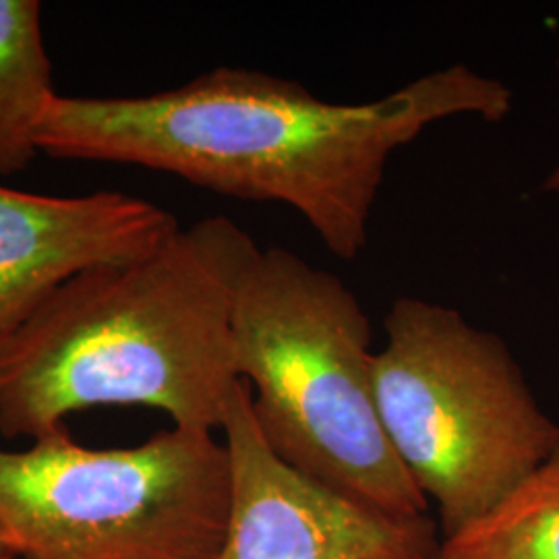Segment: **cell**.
<instances>
[{
	"mask_svg": "<svg viewBox=\"0 0 559 559\" xmlns=\"http://www.w3.org/2000/svg\"><path fill=\"white\" fill-rule=\"evenodd\" d=\"M233 506L218 559H436L427 516L399 519L365 508L300 475L272 452L240 381L224 420Z\"/></svg>",
	"mask_w": 559,
	"mask_h": 559,
	"instance_id": "obj_6",
	"label": "cell"
},
{
	"mask_svg": "<svg viewBox=\"0 0 559 559\" xmlns=\"http://www.w3.org/2000/svg\"><path fill=\"white\" fill-rule=\"evenodd\" d=\"M233 466L214 431L94 450L62 429L0 450V531L21 559H218Z\"/></svg>",
	"mask_w": 559,
	"mask_h": 559,
	"instance_id": "obj_5",
	"label": "cell"
},
{
	"mask_svg": "<svg viewBox=\"0 0 559 559\" xmlns=\"http://www.w3.org/2000/svg\"><path fill=\"white\" fill-rule=\"evenodd\" d=\"M373 357L383 429L452 537L519 487L559 441L506 342L440 302L400 297Z\"/></svg>",
	"mask_w": 559,
	"mask_h": 559,
	"instance_id": "obj_4",
	"label": "cell"
},
{
	"mask_svg": "<svg viewBox=\"0 0 559 559\" xmlns=\"http://www.w3.org/2000/svg\"><path fill=\"white\" fill-rule=\"evenodd\" d=\"M258 247L237 222L212 216L138 260L67 280L0 348V433L38 441L100 406L222 429L240 383L235 293Z\"/></svg>",
	"mask_w": 559,
	"mask_h": 559,
	"instance_id": "obj_2",
	"label": "cell"
},
{
	"mask_svg": "<svg viewBox=\"0 0 559 559\" xmlns=\"http://www.w3.org/2000/svg\"><path fill=\"white\" fill-rule=\"evenodd\" d=\"M503 81L450 64L373 102L318 98L299 81L218 67L147 96L57 94L38 147L60 160L112 162L166 173L247 201L293 207L338 260H357L400 147L441 120L500 122Z\"/></svg>",
	"mask_w": 559,
	"mask_h": 559,
	"instance_id": "obj_1",
	"label": "cell"
},
{
	"mask_svg": "<svg viewBox=\"0 0 559 559\" xmlns=\"http://www.w3.org/2000/svg\"><path fill=\"white\" fill-rule=\"evenodd\" d=\"M233 342L261 436L282 462L365 508L425 516L427 498L381 423L371 320L336 274L258 247L235 293Z\"/></svg>",
	"mask_w": 559,
	"mask_h": 559,
	"instance_id": "obj_3",
	"label": "cell"
},
{
	"mask_svg": "<svg viewBox=\"0 0 559 559\" xmlns=\"http://www.w3.org/2000/svg\"><path fill=\"white\" fill-rule=\"evenodd\" d=\"M543 191H547V193H559V166H556V168L547 175V179L543 182Z\"/></svg>",
	"mask_w": 559,
	"mask_h": 559,
	"instance_id": "obj_10",
	"label": "cell"
},
{
	"mask_svg": "<svg viewBox=\"0 0 559 559\" xmlns=\"http://www.w3.org/2000/svg\"><path fill=\"white\" fill-rule=\"evenodd\" d=\"M9 559H17V558H9Z\"/></svg>",
	"mask_w": 559,
	"mask_h": 559,
	"instance_id": "obj_12",
	"label": "cell"
},
{
	"mask_svg": "<svg viewBox=\"0 0 559 559\" xmlns=\"http://www.w3.org/2000/svg\"><path fill=\"white\" fill-rule=\"evenodd\" d=\"M179 228L168 210L120 191L64 198L0 185V348L67 280L138 260Z\"/></svg>",
	"mask_w": 559,
	"mask_h": 559,
	"instance_id": "obj_7",
	"label": "cell"
},
{
	"mask_svg": "<svg viewBox=\"0 0 559 559\" xmlns=\"http://www.w3.org/2000/svg\"><path fill=\"white\" fill-rule=\"evenodd\" d=\"M9 558H15V556L11 554V549H9V543H7L4 535H2V531H0V559Z\"/></svg>",
	"mask_w": 559,
	"mask_h": 559,
	"instance_id": "obj_11",
	"label": "cell"
},
{
	"mask_svg": "<svg viewBox=\"0 0 559 559\" xmlns=\"http://www.w3.org/2000/svg\"><path fill=\"white\" fill-rule=\"evenodd\" d=\"M436 559H559V441L498 506L443 537Z\"/></svg>",
	"mask_w": 559,
	"mask_h": 559,
	"instance_id": "obj_9",
	"label": "cell"
},
{
	"mask_svg": "<svg viewBox=\"0 0 559 559\" xmlns=\"http://www.w3.org/2000/svg\"><path fill=\"white\" fill-rule=\"evenodd\" d=\"M55 96L40 2L0 0V175H17L36 160L40 122Z\"/></svg>",
	"mask_w": 559,
	"mask_h": 559,
	"instance_id": "obj_8",
	"label": "cell"
}]
</instances>
